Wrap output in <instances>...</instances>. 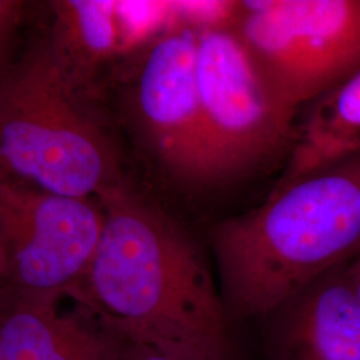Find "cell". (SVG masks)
<instances>
[{
    "label": "cell",
    "mask_w": 360,
    "mask_h": 360,
    "mask_svg": "<svg viewBox=\"0 0 360 360\" xmlns=\"http://www.w3.org/2000/svg\"><path fill=\"white\" fill-rule=\"evenodd\" d=\"M0 174L79 199L127 180L99 92L65 70L44 37L0 67Z\"/></svg>",
    "instance_id": "3"
},
{
    "label": "cell",
    "mask_w": 360,
    "mask_h": 360,
    "mask_svg": "<svg viewBox=\"0 0 360 360\" xmlns=\"http://www.w3.org/2000/svg\"><path fill=\"white\" fill-rule=\"evenodd\" d=\"M231 23L295 110L360 70V0L242 1Z\"/></svg>",
    "instance_id": "6"
},
{
    "label": "cell",
    "mask_w": 360,
    "mask_h": 360,
    "mask_svg": "<svg viewBox=\"0 0 360 360\" xmlns=\"http://www.w3.org/2000/svg\"><path fill=\"white\" fill-rule=\"evenodd\" d=\"M198 26L159 31L123 58L119 112L155 174L179 193L211 186L196 89Z\"/></svg>",
    "instance_id": "5"
},
{
    "label": "cell",
    "mask_w": 360,
    "mask_h": 360,
    "mask_svg": "<svg viewBox=\"0 0 360 360\" xmlns=\"http://www.w3.org/2000/svg\"><path fill=\"white\" fill-rule=\"evenodd\" d=\"M347 279L360 303V255L347 263Z\"/></svg>",
    "instance_id": "14"
},
{
    "label": "cell",
    "mask_w": 360,
    "mask_h": 360,
    "mask_svg": "<svg viewBox=\"0 0 360 360\" xmlns=\"http://www.w3.org/2000/svg\"><path fill=\"white\" fill-rule=\"evenodd\" d=\"M119 360H178L150 346L124 340Z\"/></svg>",
    "instance_id": "13"
},
{
    "label": "cell",
    "mask_w": 360,
    "mask_h": 360,
    "mask_svg": "<svg viewBox=\"0 0 360 360\" xmlns=\"http://www.w3.org/2000/svg\"><path fill=\"white\" fill-rule=\"evenodd\" d=\"M8 254H7V248L4 245V240L1 238L0 233V295L6 291L7 284H8Z\"/></svg>",
    "instance_id": "15"
},
{
    "label": "cell",
    "mask_w": 360,
    "mask_h": 360,
    "mask_svg": "<svg viewBox=\"0 0 360 360\" xmlns=\"http://www.w3.org/2000/svg\"><path fill=\"white\" fill-rule=\"evenodd\" d=\"M0 295V360H119L124 339L79 306Z\"/></svg>",
    "instance_id": "9"
},
{
    "label": "cell",
    "mask_w": 360,
    "mask_h": 360,
    "mask_svg": "<svg viewBox=\"0 0 360 360\" xmlns=\"http://www.w3.org/2000/svg\"><path fill=\"white\" fill-rule=\"evenodd\" d=\"M360 153V70L311 103L274 190Z\"/></svg>",
    "instance_id": "11"
},
{
    "label": "cell",
    "mask_w": 360,
    "mask_h": 360,
    "mask_svg": "<svg viewBox=\"0 0 360 360\" xmlns=\"http://www.w3.org/2000/svg\"><path fill=\"white\" fill-rule=\"evenodd\" d=\"M196 89L212 187L290 155L297 110L284 102L231 22L198 26Z\"/></svg>",
    "instance_id": "4"
},
{
    "label": "cell",
    "mask_w": 360,
    "mask_h": 360,
    "mask_svg": "<svg viewBox=\"0 0 360 360\" xmlns=\"http://www.w3.org/2000/svg\"><path fill=\"white\" fill-rule=\"evenodd\" d=\"M51 25L44 39L53 56L90 90L129 53L119 1L59 0L50 3Z\"/></svg>",
    "instance_id": "10"
},
{
    "label": "cell",
    "mask_w": 360,
    "mask_h": 360,
    "mask_svg": "<svg viewBox=\"0 0 360 360\" xmlns=\"http://www.w3.org/2000/svg\"><path fill=\"white\" fill-rule=\"evenodd\" d=\"M98 199L49 193L0 174V233L13 295L59 302L90 269L103 233Z\"/></svg>",
    "instance_id": "7"
},
{
    "label": "cell",
    "mask_w": 360,
    "mask_h": 360,
    "mask_svg": "<svg viewBox=\"0 0 360 360\" xmlns=\"http://www.w3.org/2000/svg\"><path fill=\"white\" fill-rule=\"evenodd\" d=\"M264 360H360V303L347 263L324 272L262 315Z\"/></svg>",
    "instance_id": "8"
},
{
    "label": "cell",
    "mask_w": 360,
    "mask_h": 360,
    "mask_svg": "<svg viewBox=\"0 0 360 360\" xmlns=\"http://www.w3.org/2000/svg\"><path fill=\"white\" fill-rule=\"evenodd\" d=\"M230 319L257 321L360 255V153L316 169L208 230Z\"/></svg>",
    "instance_id": "2"
},
{
    "label": "cell",
    "mask_w": 360,
    "mask_h": 360,
    "mask_svg": "<svg viewBox=\"0 0 360 360\" xmlns=\"http://www.w3.org/2000/svg\"><path fill=\"white\" fill-rule=\"evenodd\" d=\"M25 3L0 0V67L7 62L6 49L13 38V31L23 18Z\"/></svg>",
    "instance_id": "12"
},
{
    "label": "cell",
    "mask_w": 360,
    "mask_h": 360,
    "mask_svg": "<svg viewBox=\"0 0 360 360\" xmlns=\"http://www.w3.org/2000/svg\"><path fill=\"white\" fill-rule=\"evenodd\" d=\"M101 243L68 294L122 339L178 360H233L232 323L193 232L127 180L102 193Z\"/></svg>",
    "instance_id": "1"
}]
</instances>
